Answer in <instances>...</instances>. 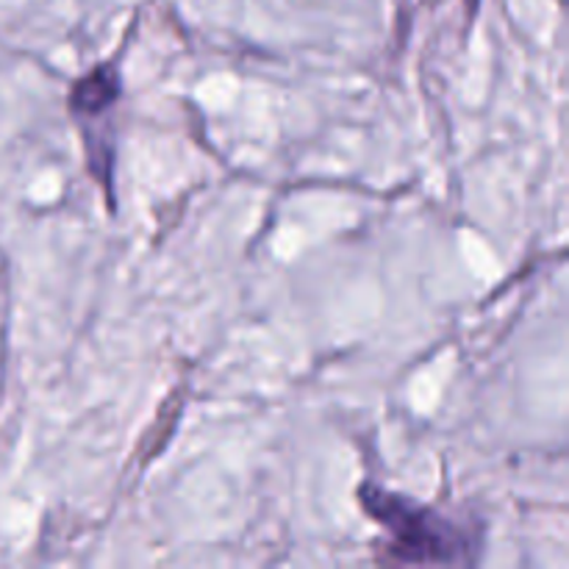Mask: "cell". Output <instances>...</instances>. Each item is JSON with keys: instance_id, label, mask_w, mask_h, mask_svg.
<instances>
[{"instance_id": "obj_1", "label": "cell", "mask_w": 569, "mask_h": 569, "mask_svg": "<svg viewBox=\"0 0 569 569\" xmlns=\"http://www.w3.org/2000/svg\"><path fill=\"white\" fill-rule=\"evenodd\" d=\"M361 509L387 531V556L395 565H476L481 556V528L445 517L433 506L403 498L365 481Z\"/></svg>"}, {"instance_id": "obj_2", "label": "cell", "mask_w": 569, "mask_h": 569, "mask_svg": "<svg viewBox=\"0 0 569 569\" xmlns=\"http://www.w3.org/2000/svg\"><path fill=\"white\" fill-rule=\"evenodd\" d=\"M122 94V78L114 64H98L87 76L78 78L70 89V111L76 120L92 114H106L114 109Z\"/></svg>"}, {"instance_id": "obj_3", "label": "cell", "mask_w": 569, "mask_h": 569, "mask_svg": "<svg viewBox=\"0 0 569 569\" xmlns=\"http://www.w3.org/2000/svg\"><path fill=\"white\" fill-rule=\"evenodd\" d=\"M467 9H470V17H476V11H478V0H467Z\"/></svg>"}]
</instances>
